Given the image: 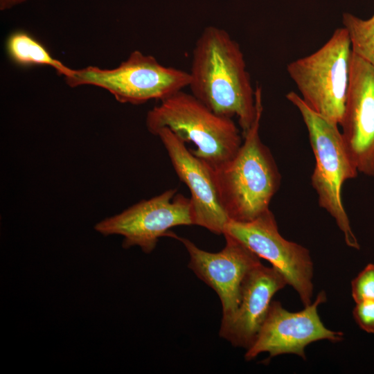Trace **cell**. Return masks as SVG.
Wrapping results in <instances>:
<instances>
[{
	"instance_id": "1",
	"label": "cell",
	"mask_w": 374,
	"mask_h": 374,
	"mask_svg": "<svg viewBox=\"0 0 374 374\" xmlns=\"http://www.w3.org/2000/svg\"><path fill=\"white\" fill-rule=\"evenodd\" d=\"M190 93L215 113L236 116L244 136L256 114L253 89L239 44L222 28L206 26L192 53Z\"/></svg>"
},
{
	"instance_id": "2",
	"label": "cell",
	"mask_w": 374,
	"mask_h": 374,
	"mask_svg": "<svg viewBox=\"0 0 374 374\" xmlns=\"http://www.w3.org/2000/svg\"><path fill=\"white\" fill-rule=\"evenodd\" d=\"M256 114L235 157L214 171L222 206L229 220L250 222L269 210L280 175L259 130L263 111L262 88H255Z\"/></svg>"
},
{
	"instance_id": "3",
	"label": "cell",
	"mask_w": 374,
	"mask_h": 374,
	"mask_svg": "<svg viewBox=\"0 0 374 374\" xmlns=\"http://www.w3.org/2000/svg\"><path fill=\"white\" fill-rule=\"evenodd\" d=\"M148 111V130L155 135L167 127L196 149L192 153L216 170L231 160L242 143V134L231 118L220 116L191 93L179 91Z\"/></svg>"
},
{
	"instance_id": "4",
	"label": "cell",
	"mask_w": 374,
	"mask_h": 374,
	"mask_svg": "<svg viewBox=\"0 0 374 374\" xmlns=\"http://www.w3.org/2000/svg\"><path fill=\"white\" fill-rule=\"evenodd\" d=\"M286 98L299 111L308 130L315 158L311 182L319 204L335 219L346 244L359 249L341 199L344 182L355 178L358 171L348 154L338 124L313 112L294 91L289 92Z\"/></svg>"
},
{
	"instance_id": "5",
	"label": "cell",
	"mask_w": 374,
	"mask_h": 374,
	"mask_svg": "<svg viewBox=\"0 0 374 374\" xmlns=\"http://www.w3.org/2000/svg\"><path fill=\"white\" fill-rule=\"evenodd\" d=\"M352 57L350 39L342 27L317 51L287 66L305 104L338 125L349 90Z\"/></svg>"
},
{
	"instance_id": "6",
	"label": "cell",
	"mask_w": 374,
	"mask_h": 374,
	"mask_svg": "<svg viewBox=\"0 0 374 374\" xmlns=\"http://www.w3.org/2000/svg\"><path fill=\"white\" fill-rule=\"evenodd\" d=\"M69 87L93 85L101 87L121 103L143 104L163 98L188 87L189 73L166 66L154 57L139 51L132 52L116 68L102 69L89 66L71 69L64 76Z\"/></svg>"
},
{
	"instance_id": "7",
	"label": "cell",
	"mask_w": 374,
	"mask_h": 374,
	"mask_svg": "<svg viewBox=\"0 0 374 374\" xmlns=\"http://www.w3.org/2000/svg\"><path fill=\"white\" fill-rule=\"evenodd\" d=\"M182 225H195L190 199L171 188L98 222L94 229L104 236L121 235L123 249L137 246L148 254L160 238H172L171 228Z\"/></svg>"
},
{
	"instance_id": "8",
	"label": "cell",
	"mask_w": 374,
	"mask_h": 374,
	"mask_svg": "<svg viewBox=\"0 0 374 374\" xmlns=\"http://www.w3.org/2000/svg\"><path fill=\"white\" fill-rule=\"evenodd\" d=\"M224 234L244 244L260 258L269 261L298 293L305 306L312 303L313 262L308 249L285 239L269 210L250 222L229 220Z\"/></svg>"
},
{
	"instance_id": "9",
	"label": "cell",
	"mask_w": 374,
	"mask_h": 374,
	"mask_svg": "<svg viewBox=\"0 0 374 374\" xmlns=\"http://www.w3.org/2000/svg\"><path fill=\"white\" fill-rule=\"evenodd\" d=\"M326 300V292L321 291L314 302L295 312L285 309L279 301H272L254 342L247 349L244 359L250 361L266 352L269 357L294 354L305 359V348L310 344L324 339L342 341L344 334L328 329L319 316L318 306Z\"/></svg>"
},
{
	"instance_id": "10",
	"label": "cell",
	"mask_w": 374,
	"mask_h": 374,
	"mask_svg": "<svg viewBox=\"0 0 374 374\" xmlns=\"http://www.w3.org/2000/svg\"><path fill=\"white\" fill-rule=\"evenodd\" d=\"M224 247L212 253L201 249L190 240L175 233L174 238L185 247L189 256L188 267L218 295L222 307L221 323L235 314L240 297V287L246 274L261 263L260 258L233 237L224 234Z\"/></svg>"
},
{
	"instance_id": "11",
	"label": "cell",
	"mask_w": 374,
	"mask_h": 374,
	"mask_svg": "<svg viewBox=\"0 0 374 374\" xmlns=\"http://www.w3.org/2000/svg\"><path fill=\"white\" fill-rule=\"evenodd\" d=\"M342 136L358 172L374 177V67L353 52Z\"/></svg>"
},
{
	"instance_id": "12",
	"label": "cell",
	"mask_w": 374,
	"mask_h": 374,
	"mask_svg": "<svg viewBox=\"0 0 374 374\" xmlns=\"http://www.w3.org/2000/svg\"><path fill=\"white\" fill-rule=\"evenodd\" d=\"M155 135L165 147L178 177L190 190L195 225L223 234L229 220L220 202L213 169L168 128L159 130Z\"/></svg>"
},
{
	"instance_id": "13",
	"label": "cell",
	"mask_w": 374,
	"mask_h": 374,
	"mask_svg": "<svg viewBox=\"0 0 374 374\" xmlns=\"http://www.w3.org/2000/svg\"><path fill=\"white\" fill-rule=\"evenodd\" d=\"M287 282L274 267L261 263L252 268L240 287L238 307L232 318L221 323L219 335L233 346L248 349L267 317L274 294Z\"/></svg>"
},
{
	"instance_id": "14",
	"label": "cell",
	"mask_w": 374,
	"mask_h": 374,
	"mask_svg": "<svg viewBox=\"0 0 374 374\" xmlns=\"http://www.w3.org/2000/svg\"><path fill=\"white\" fill-rule=\"evenodd\" d=\"M6 48L10 60L19 66H49L64 76L71 70L55 59L39 41L25 31L11 33L6 40Z\"/></svg>"
},
{
	"instance_id": "15",
	"label": "cell",
	"mask_w": 374,
	"mask_h": 374,
	"mask_svg": "<svg viewBox=\"0 0 374 374\" xmlns=\"http://www.w3.org/2000/svg\"><path fill=\"white\" fill-rule=\"evenodd\" d=\"M342 22L349 35L353 52L374 67V14L363 19L345 12Z\"/></svg>"
},
{
	"instance_id": "16",
	"label": "cell",
	"mask_w": 374,
	"mask_h": 374,
	"mask_svg": "<svg viewBox=\"0 0 374 374\" xmlns=\"http://www.w3.org/2000/svg\"><path fill=\"white\" fill-rule=\"evenodd\" d=\"M352 297L355 303L374 301V264H368L351 282Z\"/></svg>"
},
{
	"instance_id": "17",
	"label": "cell",
	"mask_w": 374,
	"mask_h": 374,
	"mask_svg": "<svg viewBox=\"0 0 374 374\" xmlns=\"http://www.w3.org/2000/svg\"><path fill=\"white\" fill-rule=\"evenodd\" d=\"M355 303L353 311L355 322L364 331L374 334V301L366 300Z\"/></svg>"
},
{
	"instance_id": "18",
	"label": "cell",
	"mask_w": 374,
	"mask_h": 374,
	"mask_svg": "<svg viewBox=\"0 0 374 374\" xmlns=\"http://www.w3.org/2000/svg\"><path fill=\"white\" fill-rule=\"evenodd\" d=\"M27 0H0V10H9L17 5H19Z\"/></svg>"
}]
</instances>
